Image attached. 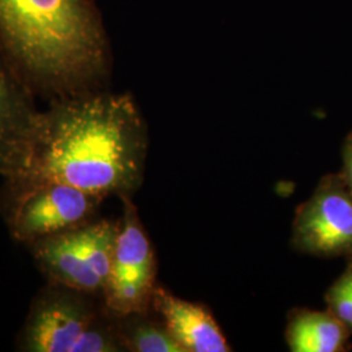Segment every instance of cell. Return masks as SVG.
<instances>
[{"label":"cell","mask_w":352,"mask_h":352,"mask_svg":"<svg viewBox=\"0 0 352 352\" xmlns=\"http://www.w3.org/2000/svg\"><path fill=\"white\" fill-rule=\"evenodd\" d=\"M146 126L129 94L85 91L33 113L0 174L19 190L62 183L104 200L139 188Z\"/></svg>","instance_id":"6da1fadb"},{"label":"cell","mask_w":352,"mask_h":352,"mask_svg":"<svg viewBox=\"0 0 352 352\" xmlns=\"http://www.w3.org/2000/svg\"><path fill=\"white\" fill-rule=\"evenodd\" d=\"M0 43L39 88L91 91L109 69V43L91 0H0Z\"/></svg>","instance_id":"7a4b0ae2"},{"label":"cell","mask_w":352,"mask_h":352,"mask_svg":"<svg viewBox=\"0 0 352 352\" xmlns=\"http://www.w3.org/2000/svg\"><path fill=\"white\" fill-rule=\"evenodd\" d=\"M49 291L34 304L21 347L30 352H115L124 350L110 327L80 292Z\"/></svg>","instance_id":"3957f363"},{"label":"cell","mask_w":352,"mask_h":352,"mask_svg":"<svg viewBox=\"0 0 352 352\" xmlns=\"http://www.w3.org/2000/svg\"><path fill=\"white\" fill-rule=\"evenodd\" d=\"M119 222L98 221L33 243L39 267L54 283L80 294L104 292Z\"/></svg>","instance_id":"277c9868"},{"label":"cell","mask_w":352,"mask_h":352,"mask_svg":"<svg viewBox=\"0 0 352 352\" xmlns=\"http://www.w3.org/2000/svg\"><path fill=\"white\" fill-rule=\"evenodd\" d=\"M124 213L113 250V264L103 292L106 309L115 317L145 315L155 289V257L131 197H123Z\"/></svg>","instance_id":"5b68a950"},{"label":"cell","mask_w":352,"mask_h":352,"mask_svg":"<svg viewBox=\"0 0 352 352\" xmlns=\"http://www.w3.org/2000/svg\"><path fill=\"white\" fill-rule=\"evenodd\" d=\"M295 251L322 258L352 256V190L340 173L321 177L292 222Z\"/></svg>","instance_id":"8992f818"},{"label":"cell","mask_w":352,"mask_h":352,"mask_svg":"<svg viewBox=\"0 0 352 352\" xmlns=\"http://www.w3.org/2000/svg\"><path fill=\"white\" fill-rule=\"evenodd\" d=\"M101 197L62 183H45L17 192L11 232L17 241L34 243L90 222Z\"/></svg>","instance_id":"52a82bcc"},{"label":"cell","mask_w":352,"mask_h":352,"mask_svg":"<svg viewBox=\"0 0 352 352\" xmlns=\"http://www.w3.org/2000/svg\"><path fill=\"white\" fill-rule=\"evenodd\" d=\"M151 307L184 352L232 350L213 315L202 304L187 302L164 289L155 287Z\"/></svg>","instance_id":"ba28073f"},{"label":"cell","mask_w":352,"mask_h":352,"mask_svg":"<svg viewBox=\"0 0 352 352\" xmlns=\"http://www.w3.org/2000/svg\"><path fill=\"white\" fill-rule=\"evenodd\" d=\"M351 333L330 311L295 309L289 317L286 342L292 352H343Z\"/></svg>","instance_id":"9c48e42d"},{"label":"cell","mask_w":352,"mask_h":352,"mask_svg":"<svg viewBox=\"0 0 352 352\" xmlns=\"http://www.w3.org/2000/svg\"><path fill=\"white\" fill-rule=\"evenodd\" d=\"M34 113L0 63V173Z\"/></svg>","instance_id":"30bf717a"},{"label":"cell","mask_w":352,"mask_h":352,"mask_svg":"<svg viewBox=\"0 0 352 352\" xmlns=\"http://www.w3.org/2000/svg\"><path fill=\"white\" fill-rule=\"evenodd\" d=\"M145 315L119 317V338L124 350L135 352H184L164 324H157Z\"/></svg>","instance_id":"8fae6325"},{"label":"cell","mask_w":352,"mask_h":352,"mask_svg":"<svg viewBox=\"0 0 352 352\" xmlns=\"http://www.w3.org/2000/svg\"><path fill=\"white\" fill-rule=\"evenodd\" d=\"M327 311L336 316L352 334V256L340 277L325 294Z\"/></svg>","instance_id":"7c38bea8"},{"label":"cell","mask_w":352,"mask_h":352,"mask_svg":"<svg viewBox=\"0 0 352 352\" xmlns=\"http://www.w3.org/2000/svg\"><path fill=\"white\" fill-rule=\"evenodd\" d=\"M340 176L352 190V131L342 145V170Z\"/></svg>","instance_id":"4fadbf2b"}]
</instances>
